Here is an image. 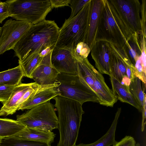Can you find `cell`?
<instances>
[{"label": "cell", "instance_id": "obj_7", "mask_svg": "<svg viewBox=\"0 0 146 146\" xmlns=\"http://www.w3.org/2000/svg\"><path fill=\"white\" fill-rule=\"evenodd\" d=\"M54 107L48 101L29 109L22 115H17L16 120L26 127L51 132L58 128Z\"/></svg>", "mask_w": 146, "mask_h": 146}, {"label": "cell", "instance_id": "obj_1", "mask_svg": "<svg viewBox=\"0 0 146 146\" xmlns=\"http://www.w3.org/2000/svg\"><path fill=\"white\" fill-rule=\"evenodd\" d=\"M59 29L54 21L45 20L31 25L14 47V56L21 60L47 47H54Z\"/></svg>", "mask_w": 146, "mask_h": 146}, {"label": "cell", "instance_id": "obj_3", "mask_svg": "<svg viewBox=\"0 0 146 146\" xmlns=\"http://www.w3.org/2000/svg\"><path fill=\"white\" fill-rule=\"evenodd\" d=\"M92 4V0H90L75 17L65 19L59 30L55 46L73 50L78 43H86Z\"/></svg>", "mask_w": 146, "mask_h": 146}, {"label": "cell", "instance_id": "obj_21", "mask_svg": "<svg viewBox=\"0 0 146 146\" xmlns=\"http://www.w3.org/2000/svg\"><path fill=\"white\" fill-rule=\"evenodd\" d=\"M123 48L130 62L134 66L141 52L139 35L135 33L131 36Z\"/></svg>", "mask_w": 146, "mask_h": 146}, {"label": "cell", "instance_id": "obj_4", "mask_svg": "<svg viewBox=\"0 0 146 146\" xmlns=\"http://www.w3.org/2000/svg\"><path fill=\"white\" fill-rule=\"evenodd\" d=\"M127 39L125 29L109 0H103L96 40H106L123 47Z\"/></svg>", "mask_w": 146, "mask_h": 146}, {"label": "cell", "instance_id": "obj_23", "mask_svg": "<svg viewBox=\"0 0 146 146\" xmlns=\"http://www.w3.org/2000/svg\"><path fill=\"white\" fill-rule=\"evenodd\" d=\"M39 52L34 54L21 60L18 63L22 69L24 76L31 79L32 74L35 69L40 65L42 57Z\"/></svg>", "mask_w": 146, "mask_h": 146}, {"label": "cell", "instance_id": "obj_12", "mask_svg": "<svg viewBox=\"0 0 146 146\" xmlns=\"http://www.w3.org/2000/svg\"><path fill=\"white\" fill-rule=\"evenodd\" d=\"M96 67L101 74L111 76L110 61L112 52L108 41L96 40L91 50Z\"/></svg>", "mask_w": 146, "mask_h": 146}, {"label": "cell", "instance_id": "obj_15", "mask_svg": "<svg viewBox=\"0 0 146 146\" xmlns=\"http://www.w3.org/2000/svg\"><path fill=\"white\" fill-rule=\"evenodd\" d=\"M103 0H92V7L88 35L86 41L90 50L95 42Z\"/></svg>", "mask_w": 146, "mask_h": 146}, {"label": "cell", "instance_id": "obj_10", "mask_svg": "<svg viewBox=\"0 0 146 146\" xmlns=\"http://www.w3.org/2000/svg\"><path fill=\"white\" fill-rule=\"evenodd\" d=\"M31 25L27 22L10 19L6 21L2 27L0 37V55L13 50L20 38Z\"/></svg>", "mask_w": 146, "mask_h": 146}, {"label": "cell", "instance_id": "obj_38", "mask_svg": "<svg viewBox=\"0 0 146 146\" xmlns=\"http://www.w3.org/2000/svg\"><path fill=\"white\" fill-rule=\"evenodd\" d=\"M135 146H141V145L139 143H136Z\"/></svg>", "mask_w": 146, "mask_h": 146}, {"label": "cell", "instance_id": "obj_18", "mask_svg": "<svg viewBox=\"0 0 146 146\" xmlns=\"http://www.w3.org/2000/svg\"><path fill=\"white\" fill-rule=\"evenodd\" d=\"M112 91L118 100L132 106L140 112L142 108L130 92L129 89L122 84L118 80L112 76H110Z\"/></svg>", "mask_w": 146, "mask_h": 146}, {"label": "cell", "instance_id": "obj_5", "mask_svg": "<svg viewBox=\"0 0 146 146\" xmlns=\"http://www.w3.org/2000/svg\"><path fill=\"white\" fill-rule=\"evenodd\" d=\"M77 61V74L97 95L99 103L107 107H113L118 99L106 84L102 74L91 64L87 58L81 62Z\"/></svg>", "mask_w": 146, "mask_h": 146}, {"label": "cell", "instance_id": "obj_6", "mask_svg": "<svg viewBox=\"0 0 146 146\" xmlns=\"http://www.w3.org/2000/svg\"><path fill=\"white\" fill-rule=\"evenodd\" d=\"M9 17L33 25L45 20L52 10L50 0H8Z\"/></svg>", "mask_w": 146, "mask_h": 146}, {"label": "cell", "instance_id": "obj_17", "mask_svg": "<svg viewBox=\"0 0 146 146\" xmlns=\"http://www.w3.org/2000/svg\"><path fill=\"white\" fill-rule=\"evenodd\" d=\"M56 135L52 131L26 127L13 136L19 139L44 142L51 145L54 142Z\"/></svg>", "mask_w": 146, "mask_h": 146}, {"label": "cell", "instance_id": "obj_39", "mask_svg": "<svg viewBox=\"0 0 146 146\" xmlns=\"http://www.w3.org/2000/svg\"><path fill=\"white\" fill-rule=\"evenodd\" d=\"M3 137H0V143L1 142V141Z\"/></svg>", "mask_w": 146, "mask_h": 146}, {"label": "cell", "instance_id": "obj_16", "mask_svg": "<svg viewBox=\"0 0 146 146\" xmlns=\"http://www.w3.org/2000/svg\"><path fill=\"white\" fill-rule=\"evenodd\" d=\"M59 73L51 65L41 64L34 70L31 79L40 85H52L55 83Z\"/></svg>", "mask_w": 146, "mask_h": 146}, {"label": "cell", "instance_id": "obj_20", "mask_svg": "<svg viewBox=\"0 0 146 146\" xmlns=\"http://www.w3.org/2000/svg\"><path fill=\"white\" fill-rule=\"evenodd\" d=\"M24 76L21 66L0 72V86H16L21 83Z\"/></svg>", "mask_w": 146, "mask_h": 146}, {"label": "cell", "instance_id": "obj_35", "mask_svg": "<svg viewBox=\"0 0 146 146\" xmlns=\"http://www.w3.org/2000/svg\"><path fill=\"white\" fill-rule=\"evenodd\" d=\"M146 101L145 100L141 113H142V120L141 130L143 132L145 129L146 122Z\"/></svg>", "mask_w": 146, "mask_h": 146}, {"label": "cell", "instance_id": "obj_34", "mask_svg": "<svg viewBox=\"0 0 146 146\" xmlns=\"http://www.w3.org/2000/svg\"><path fill=\"white\" fill-rule=\"evenodd\" d=\"M72 0H50L52 9L65 6H69Z\"/></svg>", "mask_w": 146, "mask_h": 146}, {"label": "cell", "instance_id": "obj_33", "mask_svg": "<svg viewBox=\"0 0 146 146\" xmlns=\"http://www.w3.org/2000/svg\"><path fill=\"white\" fill-rule=\"evenodd\" d=\"M9 17V6L6 2L0 1V23Z\"/></svg>", "mask_w": 146, "mask_h": 146}, {"label": "cell", "instance_id": "obj_30", "mask_svg": "<svg viewBox=\"0 0 146 146\" xmlns=\"http://www.w3.org/2000/svg\"><path fill=\"white\" fill-rule=\"evenodd\" d=\"M16 86H0V102L5 104L8 100L13 89Z\"/></svg>", "mask_w": 146, "mask_h": 146}, {"label": "cell", "instance_id": "obj_36", "mask_svg": "<svg viewBox=\"0 0 146 146\" xmlns=\"http://www.w3.org/2000/svg\"><path fill=\"white\" fill-rule=\"evenodd\" d=\"M53 48L54 47H47L39 52V56L41 57H44L51 52Z\"/></svg>", "mask_w": 146, "mask_h": 146}, {"label": "cell", "instance_id": "obj_11", "mask_svg": "<svg viewBox=\"0 0 146 146\" xmlns=\"http://www.w3.org/2000/svg\"><path fill=\"white\" fill-rule=\"evenodd\" d=\"M72 50L54 46L51 55L52 66L60 73L77 74V61Z\"/></svg>", "mask_w": 146, "mask_h": 146}, {"label": "cell", "instance_id": "obj_19", "mask_svg": "<svg viewBox=\"0 0 146 146\" xmlns=\"http://www.w3.org/2000/svg\"><path fill=\"white\" fill-rule=\"evenodd\" d=\"M121 112V108H118L111 126L106 134L101 138L92 143H80L75 146H110L115 143L117 142L115 139V132Z\"/></svg>", "mask_w": 146, "mask_h": 146}, {"label": "cell", "instance_id": "obj_24", "mask_svg": "<svg viewBox=\"0 0 146 146\" xmlns=\"http://www.w3.org/2000/svg\"><path fill=\"white\" fill-rule=\"evenodd\" d=\"M127 65L122 59L112 53L110 61L111 76L121 82L123 78L127 77L126 68Z\"/></svg>", "mask_w": 146, "mask_h": 146}, {"label": "cell", "instance_id": "obj_2", "mask_svg": "<svg viewBox=\"0 0 146 146\" xmlns=\"http://www.w3.org/2000/svg\"><path fill=\"white\" fill-rule=\"evenodd\" d=\"M58 114L60 139L57 146H75L82 116V104L77 101L57 96L54 98Z\"/></svg>", "mask_w": 146, "mask_h": 146}, {"label": "cell", "instance_id": "obj_40", "mask_svg": "<svg viewBox=\"0 0 146 146\" xmlns=\"http://www.w3.org/2000/svg\"><path fill=\"white\" fill-rule=\"evenodd\" d=\"M1 1V0H0V1Z\"/></svg>", "mask_w": 146, "mask_h": 146}, {"label": "cell", "instance_id": "obj_29", "mask_svg": "<svg viewBox=\"0 0 146 146\" xmlns=\"http://www.w3.org/2000/svg\"><path fill=\"white\" fill-rule=\"evenodd\" d=\"M90 0H72L69 6L71 9L70 18H72L76 15L83 7Z\"/></svg>", "mask_w": 146, "mask_h": 146}, {"label": "cell", "instance_id": "obj_13", "mask_svg": "<svg viewBox=\"0 0 146 146\" xmlns=\"http://www.w3.org/2000/svg\"><path fill=\"white\" fill-rule=\"evenodd\" d=\"M35 82L22 83L13 89L8 100L0 110V116H7L14 113L19 108V104L25 93L35 85Z\"/></svg>", "mask_w": 146, "mask_h": 146}, {"label": "cell", "instance_id": "obj_14", "mask_svg": "<svg viewBox=\"0 0 146 146\" xmlns=\"http://www.w3.org/2000/svg\"><path fill=\"white\" fill-rule=\"evenodd\" d=\"M59 95L56 84L46 85L31 99L23 104L18 110L30 109L36 106L49 101Z\"/></svg>", "mask_w": 146, "mask_h": 146}, {"label": "cell", "instance_id": "obj_37", "mask_svg": "<svg viewBox=\"0 0 146 146\" xmlns=\"http://www.w3.org/2000/svg\"><path fill=\"white\" fill-rule=\"evenodd\" d=\"M2 32V27H0V37L1 36V35Z\"/></svg>", "mask_w": 146, "mask_h": 146}, {"label": "cell", "instance_id": "obj_9", "mask_svg": "<svg viewBox=\"0 0 146 146\" xmlns=\"http://www.w3.org/2000/svg\"><path fill=\"white\" fill-rule=\"evenodd\" d=\"M126 31L127 40L141 33V4L138 0H109Z\"/></svg>", "mask_w": 146, "mask_h": 146}, {"label": "cell", "instance_id": "obj_8", "mask_svg": "<svg viewBox=\"0 0 146 146\" xmlns=\"http://www.w3.org/2000/svg\"><path fill=\"white\" fill-rule=\"evenodd\" d=\"M55 83L60 93L58 96L82 105L87 102L99 103L97 95L83 82L77 74L60 73Z\"/></svg>", "mask_w": 146, "mask_h": 146}, {"label": "cell", "instance_id": "obj_22", "mask_svg": "<svg viewBox=\"0 0 146 146\" xmlns=\"http://www.w3.org/2000/svg\"><path fill=\"white\" fill-rule=\"evenodd\" d=\"M25 127L17 120L0 118V137L8 138L13 136Z\"/></svg>", "mask_w": 146, "mask_h": 146}, {"label": "cell", "instance_id": "obj_27", "mask_svg": "<svg viewBox=\"0 0 146 146\" xmlns=\"http://www.w3.org/2000/svg\"><path fill=\"white\" fill-rule=\"evenodd\" d=\"M91 50L88 44L83 42L78 43L72 50L74 58L77 61L80 62L87 58Z\"/></svg>", "mask_w": 146, "mask_h": 146}, {"label": "cell", "instance_id": "obj_31", "mask_svg": "<svg viewBox=\"0 0 146 146\" xmlns=\"http://www.w3.org/2000/svg\"><path fill=\"white\" fill-rule=\"evenodd\" d=\"M141 4V32L146 37V0H142Z\"/></svg>", "mask_w": 146, "mask_h": 146}, {"label": "cell", "instance_id": "obj_26", "mask_svg": "<svg viewBox=\"0 0 146 146\" xmlns=\"http://www.w3.org/2000/svg\"><path fill=\"white\" fill-rule=\"evenodd\" d=\"M141 82L139 78L135 77L131 80L129 88L130 92L143 109L146 97Z\"/></svg>", "mask_w": 146, "mask_h": 146}, {"label": "cell", "instance_id": "obj_25", "mask_svg": "<svg viewBox=\"0 0 146 146\" xmlns=\"http://www.w3.org/2000/svg\"><path fill=\"white\" fill-rule=\"evenodd\" d=\"M0 146H51L47 143L38 141L19 139L13 136L3 138Z\"/></svg>", "mask_w": 146, "mask_h": 146}, {"label": "cell", "instance_id": "obj_28", "mask_svg": "<svg viewBox=\"0 0 146 146\" xmlns=\"http://www.w3.org/2000/svg\"><path fill=\"white\" fill-rule=\"evenodd\" d=\"M131 72L133 77L139 78L146 88V68L143 65L141 56L136 60L134 67L131 68Z\"/></svg>", "mask_w": 146, "mask_h": 146}, {"label": "cell", "instance_id": "obj_32", "mask_svg": "<svg viewBox=\"0 0 146 146\" xmlns=\"http://www.w3.org/2000/svg\"><path fill=\"white\" fill-rule=\"evenodd\" d=\"M136 141L131 136H126L120 141L117 142L112 146H135Z\"/></svg>", "mask_w": 146, "mask_h": 146}]
</instances>
